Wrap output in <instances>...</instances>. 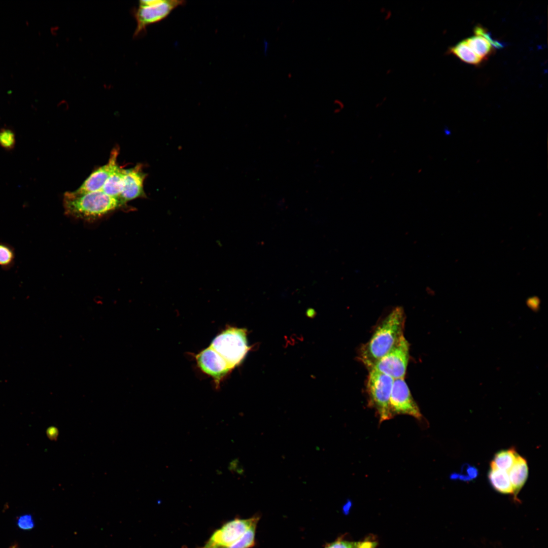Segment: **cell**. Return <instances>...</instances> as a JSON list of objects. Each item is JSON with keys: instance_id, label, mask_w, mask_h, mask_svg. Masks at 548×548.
I'll list each match as a JSON object with an SVG mask.
<instances>
[{"instance_id": "27", "label": "cell", "mask_w": 548, "mask_h": 548, "mask_svg": "<svg viewBox=\"0 0 548 548\" xmlns=\"http://www.w3.org/2000/svg\"><path fill=\"white\" fill-rule=\"evenodd\" d=\"M12 548H16V547H13Z\"/></svg>"}, {"instance_id": "13", "label": "cell", "mask_w": 548, "mask_h": 548, "mask_svg": "<svg viewBox=\"0 0 548 548\" xmlns=\"http://www.w3.org/2000/svg\"><path fill=\"white\" fill-rule=\"evenodd\" d=\"M124 172V169L119 166L117 162L113 166L110 174L101 190L109 196L120 199V196L123 187Z\"/></svg>"}, {"instance_id": "26", "label": "cell", "mask_w": 548, "mask_h": 548, "mask_svg": "<svg viewBox=\"0 0 548 548\" xmlns=\"http://www.w3.org/2000/svg\"><path fill=\"white\" fill-rule=\"evenodd\" d=\"M263 52L265 55H266L268 48V42L265 39L263 40Z\"/></svg>"}, {"instance_id": "1", "label": "cell", "mask_w": 548, "mask_h": 548, "mask_svg": "<svg viewBox=\"0 0 548 548\" xmlns=\"http://www.w3.org/2000/svg\"><path fill=\"white\" fill-rule=\"evenodd\" d=\"M405 320L403 309L401 306L394 307L377 326L369 340L362 346L359 357L368 369L393 349L404 336Z\"/></svg>"}, {"instance_id": "12", "label": "cell", "mask_w": 548, "mask_h": 548, "mask_svg": "<svg viewBox=\"0 0 548 548\" xmlns=\"http://www.w3.org/2000/svg\"><path fill=\"white\" fill-rule=\"evenodd\" d=\"M513 490V495L516 496L526 483L528 475V467L526 460L518 454L516 460L508 471Z\"/></svg>"}, {"instance_id": "16", "label": "cell", "mask_w": 548, "mask_h": 548, "mask_svg": "<svg viewBox=\"0 0 548 548\" xmlns=\"http://www.w3.org/2000/svg\"><path fill=\"white\" fill-rule=\"evenodd\" d=\"M518 455L514 448L501 450L495 454L490 464L498 469L508 472L515 463Z\"/></svg>"}, {"instance_id": "19", "label": "cell", "mask_w": 548, "mask_h": 548, "mask_svg": "<svg viewBox=\"0 0 548 548\" xmlns=\"http://www.w3.org/2000/svg\"><path fill=\"white\" fill-rule=\"evenodd\" d=\"M257 523H254L239 539L228 548H251L254 546Z\"/></svg>"}, {"instance_id": "7", "label": "cell", "mask_w": 548, "mask_h": 548, "mask_svg": "<svg viewBox=\"0 0 548 548\" xmlns=\"http://www.w3.org/2000/svg\"><path fill=\"white\" fill-rule=\"evenodd\" d=\"M259 517L247 519H235L216 530L203 546L200 548H228L238 540Z\"/></svg>"}, {"instance_id": "3", "label": "cell", "mask_w": 548, "mask_h": 548, "mask_svg": "<svg viewBox=\"0 0 548 548\" xmlns=\"http://www.w3.org/2000/svg\"><path fill=\"white\" fill-rule=\"evenodd\" d=\"M229 364L232 369L239 365L250 349L248 345L247 330L229 327L212 340L210 346Z\"/></svg>"}, {"instance_id": "24", "label": "cell", "mask_w": 548, "mask_h": 548, "mask_svg": "<svg viewBox=\"0 0 548 548\" xmlns=\"http://www.w3.org/2000/svg\"><path fill=\"white\" fill-rule=\"evenodd\" d=\"M18 525L21 528L28 529L33 526L32 520L30 516H24L19 519Z\"/></svg>"}, {"instance_id": "8", "label": "cell", "mask_w": 548, "mask_h": 548, "mask_svg": "<svg viewBox=\"0 0 548 548\" xmlns=\"http://www.w3.org/2000/svg\"><path fill=\"white\" fill-rule=\"evenodd\" d=\"M392 414L407 415L418 420L422 419L420 408L414 399L404 379L394 380L390 398Z\"/></svg>"}, {"instance_id": "11", "label": "cell", "mask_w": 548, "mask_h": 548, "mask_svg": "<svg viewBox=\"0 0 548 548\" xmlns=\"http://www.w3.org/2000/svg\"><path fill=\"white\" fill-rule=\"evenodd\" d=\"M119 148H114L111 151L108 163L94 170L83 184L74 192L83 194L101 190L108 178L113 166L117 162Z\"/></svg>"}, {"instance_id": "18", "label": "cell", "mask_w": 548, "mask_h": 548, "mask_svg": "<svg viewBox=\"0 0 548 548\" xmlns=\"http://www.w3.org/2000/svg\"><path fill=\"white\" fill-rule=\"evenodd\" d=\"M15 249L12 246L0 241V267L4 270L11 269L15 264Z\"/></svg>"}, {"instance_id": "14", "label": "cell", "mask_w": 548, "mask_h": 548, "mask_svg": "<svg viewBox=\"0 0 548 548\" xmlns=\"http://www.w3.org/2000/svg\"><path fill=\"white\" fill-rule=\"evenodd\" d=\"M488 477L492 487L496 491L505 494H513L508 472L498 469L490 464Z\"/></svg>"}, {"instance_id": "2", "label": "cell", "mask_w": 548, "mask_h": 548, "mask_svg": "<svg viewBox=\"0 0 548 548\" xmlns=\"http://www.w3.org/2000/svg\"><path fill=\"white\" fill-rule=\"evenodd\" d=\"M65 214L85 220H93L125 206L119 198L113 197L101 190L83 194L66 192L63 196Z\"/></svg>"}, {"instance_id": "25", "label": "cell", "mask_w": 548, "mask_h": 548, "mask_svg": "<svg viewBox=\"0 0 548 548\" xmlns=\"http://www.w3.org/2000/svg\"><path fill=\"white\" fill-rule=\"evenodd\" d=\"M47 435L50 439H56L58 435L57 429L54 427L49 428L47 430Z\"/></svg>"}, {"instance_id": "9", "label": "cell", "mask_w": 548, "mask_h": 548, "mask_svg": "<svg viewBox=\"0 0 548 548\" xmlns=\"http://www.w3.org/2000/svg\"><path fill=\"white\" fill-rule=\"evenodd\" d=\"M195 358L199 368L213 378L217 386L232 370L227 362L211 346L201 351Z\"/></svg>"}, {"instance_id": "17", "label": "cell", "mask_w": 548, "mask_h": 548, "mask_svg": "<svg viewBox=\"0 0 548 548\" xmlns=\"http://www.w3.org/2000/svg\"><path fill=\"white\" fill-rule=\"evenodd\" d=\"M465 41L472 51L483 60L487 59L493 52V47L488 40L483 36L475 35Z\"/></svg>"}, {"instance_id": "21", "label": "cell", "mask_w": 548, "mask_h": 548, "mask_svg": "<svg viewBox=\"0 0 548 548\" xmlns=\"http://www.w3.org/2000/svg\"><path fill=\"white\" fill-rule=\"evenodd\" d=\"M15 143V137L14 133L9 129H3L0 131V145L7 149H11Z\"/></svg>"}, {"instance_id": "6", "label": "cell", "mask_w": 548, "mask_h": 548, "mask_svg": "<svg viewBox=\"0 0 548 548\" xmlns=\"http://www.w3.org/2000/svg\"><path fill=\"white\" fill-rule=\"evenodd\" d=\"M409 358V345L403 336L393 349L378 360L370 369L387 374L394 380L404 379Z\"/></svg>"}, {"instance_id": "10", "label": "cell", "mask_w": 548, "mask_h": 548, "mask_svg": "<svg viewBox=\"0 0 548 548\" xmlns=\"http://www.w3.org/2000/svg\"><path fill=\"white\" fill-rule=\"evenodd\" d=\"M147 176L143 171V164L141 163H138L133 167L124 169L120 198L126 203L138 198H146L144 183Z\"/></svg>"}, {"instance_id": "22", "label": "cell", "mask_w": 548, "mask_h": 548, "mask_svg": "<svg viewBox=\"0 0 548 548\" xmlns=\"http://www.w3.org/2000/svg\"><path fill=\"white\" fill-rule=\"evenodd\" d=\"M360 543L340 539L327 544L325 548H359Z\"/></svg>"}, {"instance_id": "4", "label": "cell", "mask_w": 548, "mask_h": 548, "mask_svg": "<svg viewBox=\"0 0 548 548\" xmlns=\"http://www.w3.org/2000/svg\"><path fill=\"white\" fill-rule=\"evenodd\" d=\"M369 370L366 385L368 403L375 410L381 424L394 417L390 404L394 379L374 370Z\"/></svg>"}, {"instance_id": "20", "label": "cell", "mask_w": 548, "mask_h": 548, "mask_svg": "<svg viewBox=\"0 0 548 548\" xmlns=\"http://www.w3.org/2000/svg\"><path fill=\"white\" fill-rule=\"evenodd\" d=\"M478 475V469L468 463L464 464L461 468L460 473L454 472L451 474L452 480H459L463 482H469L475 479Z\"/></svg>"}, {"instance_id": "23", "label": "cell", "mask_w": 548, "mask_h": 548, "mask_svg": "<svg viewBox=\"0 0 548 548\" xmlns=\"http://www.w3.org/2000/svg\"><path fill=\"white\" fill-rule=\"evenodd\" d=\"M474 31L475 35L483 36L488 40L493 47L497 48L503 47L502 44L498 41L493 40L490 35L487 32L486 29H484L483 27L479 25L476 26L474 28Z\"/></svg>"}, {"instance_id": "15", "label": "cell", "mask_w": 548, "mask_h": 548, "mask_svg": "<svg viewBox=\"0 0 548 548\" xmlns=\"http://www.w3.org/2000/svg\"><path fill=\"white\" fill-rule=\"evenodd\" d=\"M449 52L462 61L473 65H478L483 60L472 51L465 40L451 47L449 50Z\"/></svg>"}, {"instance_id": "5", "label": "cell", "mask_w": 548, "mask_h": 548, "mask_svg": "<svg viewBox=\"0 0 548 548\" xmlns=\"http://www.w3.org/2000/svg\"><path fill=\"white\" fill-rule=\"evenodd\" d=\"M186 3L185 1L178 0L140 1L139 6L133 11L136 21L134 36L137 37L145 33L149 25L164 20L173 10Z\"/></svg>"}]
</instances>
